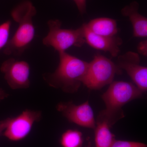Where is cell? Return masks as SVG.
<instances>
[{"label": "cell", "instance_id": "obj_1", "mask_svg": "<svg viewBox=\"0 0 147 147\" xmlns=\"http://www.w3.org/2000/svg\"><path fill=\"white\" fill-rule=\"evenodd\" d=\"M59 62L53 73H44L43 79L50 86L67 93L78 91L86 73L89 63L66 52L59 53Z\"/></svg>", "mask_w": 147, "mask_h": 147}, {"label": "cell", "instance_id": "obj_2", "mask_svg": "<svg viewBox=\"0 0 147 147\" xmlns=\"http://www.w3.org/2000/svg\"><path fill=\"white\" fill-rule=\"evenodd\" d=\"M36 13V9L30 1L21 3L12 10L11 17L18 26L4 47L5 55L21 56L30 45L35 33L33 18Z\"/></svg>", "mask_w": 147, "mask_h": 147}, {"label": "cell", "instance_id": "obj_3", "mask_svg": "<svg viewBox=\"0 0 147 147\" xmlns=\"http://www.w3.org/2000/svg\"><path fill=\"white\" fill-rule=\"evenodd\" d=\"M142 95L143 92L131 83L113 82L101 96L106 108L100 112L98 118L104 120L112 127L118 121L124 117L122 109L124 105L131 100L140 98Z\"/></svg>", "mask_w": 147, "mask_h": 147}, {"label": "cell", "instance_id": "obj_4", "mask_svg": "<svg viewBox=\"0 0 147 147\" xmlns=\"http://www.w3.org/2000/svg\"><path fill=\"white\" fill-rule=\"evenodd\" d=\"M61 22L58 19L47 22L49 32L42 39V43L53 47L58 53L66 52L69 47H81L86 42L83 25L76 29L61 28Z\"/></svg>", "mask_w": 147, "mask_h": 147}, {"label": "cell", "instance_id": "obj_5", "mask_svg": "<svg viewBox=\"0 0 147 147\" xmlns=\"http://www.w3.org/2000/svg\"><path fill=\"white\" fill-rule=\"evenodd\" d=\"M121 72L122 70L110 59L96 55L89 63L82 84L90 90H100L111 84L116 74H121Z\"/></svg>", "mask_w": 147, "mask_h": 147}, {"label": "cell", "instance_id": "obj_6", "mask_svg": "<svg viewBox=\"0 0 147 147\" xmlns=\"http://www.w3.org/2000/svg\"><path fill=\"white\" fill-rule=\"evenodd\" d=\"M40 111L26 109L15 117L11 118L2 135L12 142H19L30 134L33 125L42 119Z\"/></svg>", "mask_w": 147, "mask_h": 147}, {"label": "cell", "instance_id": "obj_7", "mask_svg": "<svg viewBox=\"0 0 147 147\" xmlns=\"http://www.w3.org/2000/svg\"><path fill=\"white\" fill-rule=\"evenodd\" d=\"M30 65L26 61H18L10 58L4 61L0 70L4 74V79L12 90L29 88L30 80Z\"/></svg>", "mask_w": 147, "mask_h": 147}, {"label": "cell", "instance_id": "obj_8", "mask_svg": "<svg viewBox=\"0 0 147 147\" xmlns=\"http://www.w3.org/2000/svg\"><path fill=\"white\" fill-rule=\"evenodd\" d=\"M56 109L70 122L86 128L94 129L95 127L93 110L88 101L79 105L72 101L60 102Z\"/></svg>", "mask_w": 147, "mask_h": 147}, {"label": "cell", "instance_id": "obj_9", "mask_svg": "<svg viewBox=\"0 0 147 147\" xmlns=\"http://www.w3.org/2000/svg\"><path fill=\"white\" fill-rule=\"evenodd\" d=\"M140 59L137 53L129 51L118 57L117 65L125 70L142 92L147 90V68L140 65Z\"/></svg>", "mask_w": 147, "mask_h": 147}, {"label": "cell", "instance_id": "obj_10", "mask_svg": "<svg viewBox=\"0 0 147 147\" xmlns=\"http://www.w3.org/2000/svg\"><path fill=\"white\" fill-rule=\"evenodd\" d=\"M83 26L86 42L96 50L108 52L113 57L118 56L120 52L119 47L123 43L121 38L116 36L108 37L98 35L88 30L85 24Z\"/></svg>", "mask_w": 147, "mask_h": 147}, {"label": "cell", "instance_id": "obj_11", "mask_svg": "<svg viewBox=\"0 0 147 147\" xmlns=\"http://www.w3.org/2000/svg\"><path fill=\"white\" fill-rule=\"evenodd\" d=\"M139 4L136 1L130 3L122 9L121 13L128 17L133 28V36L146 38L147 18L139 13Z\"/></svg>", "mask_w": 147, "mask_h": 147}, {"label": "cell", "instance_id": "obj_12", "mask_svg": "<svg viewBox=\"0 0 147 147\" xmlns=\"http://www.w3.org/2000/svg\"><path fill=\"white\" fill-rule=\"evenodd\" d=\"M85 24L88 30L101 36H115L118 32L117 21L111 18L100 17L94 18Z\"/></svg>", "mask_w": 147, "mask_h": 147}, {"label": "cell", "instance_id": "obj_13", "mask_svg": "<svg viewBox=\"0 0 147 147\" xmlns=\"http://www.w3.org/2000/svg\"><path fill=\"white\" fill-rule=\"evenodd\" d=\"M111 127L104 120L97 118L94 129L96 147H111L115 135L111 132Z\"/></svg>", "mask_w": 147, "mask_h": 147}, {"label": "cell", "instance_id": "obj_14", "mask_svg": "<svg viewBox=\"0 0 147 147\" xmlns=\"http://www.w3.org/2000/svg\"><path fill=\"white\" fill-rule=\"evenodd\" d=\"M83 143V134L77 129L66 130L62 134L60 139L62 147H82Z\"/></svg>", "mask_w": 147, "mask_h": 147}, {"label": "cell", "instance_id": "obj_15", "mask_svg": "<svg viewBox=\"0 0 147 147\" xmlns=\"http://www.w3.org/2000/svg\"><path fill=\"white\" fill-rule=\"evenodd\" d=\"M11 26L9 20L0 24V50L5 47L9 40Z\"/></svg>", "mask_w": 147, "mask_h": 147}, {"label": "cell", "instance_id": "obj_16", "mask_svg": "<svg viewBox=\"0 0 147 147\" xmlns=\"http://www.w3.org/2000/svg\"><path fill=\"white\" fill-rule=\"evenodd\" d=\"M111 147H147V145L141 142L115 139Z\"/></svg>", "mask_w": 147, "mask_h": 147}, {"label": "cell", "instance_id": "obj_17", "mask_svg": "<svg viewBox=\"0 0 147 147\" xmlns=\"http://www.w3.org/2000/svg\"><path fill=\"white\" fill-rule=\"evenodd\" d=\"M81 14L86 12V0H73Z\"/></svg>", "mask_w": 147, "mask_h": 147}, {"label": "cell", "instance_id": "obj_18", "mask_svg": "<svg viewBox=\"0 0 147 147\" xmlns=\"http://www.w3.org/2000/svg\"><path fill=\"white\" fill-rule=\"evenodd\" d=\"M138 52L140 54L147 57V39L143 40L139 42L137 47Z\"/></svg>", "mask_w": 147, "mask_h": 147}, {"label": "cell", "instance_id": "obj_19", "mask_svg": "<svg viewBox=\"0 0 147 147\" xmlns=\"http://www.w3.org/2000/svg\"><path fill=\"white\" fill-rule=\"evenodd\" d=\"M11 118V117L7 118L3 120L0 121V136L2 135L3 132L10 121Z\"/></svg>", "mask_w": 147, "mask_h": 147}, {"label": "cell", "instance_id": "obj_20", "mask_svg": "<svg viewBox=\"0 0 147 147\" xmlns=\"http://www.w3.org/2000/svg\"><path fill=\"white\" fill-rule=\"evenodd\" d=\"M9 94L6 92L2 89L0 88V100H3L8 97Z\"/></svg>", "mask_w": 147, "mask_h": 147}, {"label": "cell", "instance_id": "obj_21", "mask_svg": "<svg viewBox=\"0 0 147 147\" xmlns=\"http://www.w3.org/2000/svg\"><path fill=\"white\" fill-rule=\"evenodd\" d=\"M91 145V142H89L88 143V145H87L86 147H92Z\"/></svg>", "mask_w": 147, "mask_h": 147}]
</instances>
